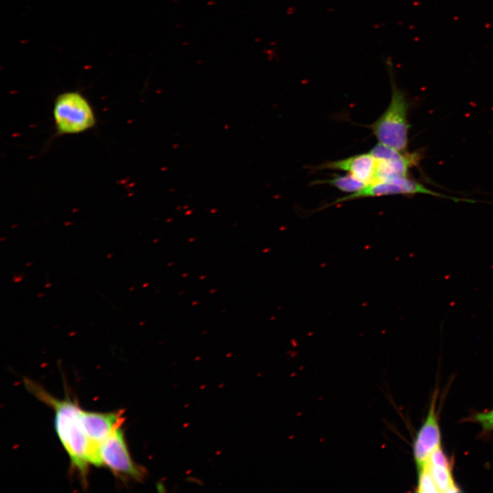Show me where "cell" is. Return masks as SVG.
Returning <instances> with one entry per match:
<instances>
[{
    "mask_svg": "<svg viewBox=\"0 0 493 493\" xmlns=\"http://www.w3.org/2000/svg\"><path fill=\"white\" fill-rule=\"evenodd\" d=\"M24 384L30 393L55 411L56 433L70 457L71 465L82 479H86L88 465L101 466L102 462L85 432L81 418V409L76 401L54 397L31 379H25Z\"/></svg>",
    "mask_w": 493,
    "mask_h": 493,
    "instance_id": "6da1fadb",
    "label": "cell"
},
{
    "mask_svg": "<svg viewBox=\"0 0 493 493\" xmlns=\"http://www.w3.org/2000/svg\"><path fill=\"white\" fill-rule=\"evenodd\" d=\"M386 66L390 77L391 100L384 112L372 125V130L379 142L405 151L408 143L409 103L405 92L396 86L390 60H386Z\"/></svg>",
    "mask_w": 493,
    "mask_h": 493,
    "instance_id": "7a4b0ae2",
    "label": "cell"
},
{
    "mask_svg": "<svg viewBox=\"0 0 493 493\" xmlns=\"http://www.w3.org/2000/svg\"><path fill=\"white\" fill-rule=\"evenodd\" d=\"M53 117L60 134H75L86 131L96 123L93 109L79 92L70 91L59 94L55 100Z\"/></svg>",
    "mask_w": 493,
    "mask_h": 493,
    "instance_id": "3957f363",
    "label": "cell"
},
{
    "mask_svg": "<svg viewBox=\"0 0 493 493\" xmlns=\"http://www.w3.org/2000/svg\"><path fill=\"white\" fill-rule=\"evenodd\" d=\"M122 425L116 426L100 446L102 466L108 467L115 475L142 481L146 470L132 459L127 448Z\"/></svg>",
    "mask_w": 493,
    "mask_h": 493,
    "instance_id": "277c9868",
    "label": "cell"
},
{
    "mask_svg": "<svg viewBox=\"0 0 493 493\" xmlns=\"http://www.w3.org/2000/svg\"><path fill=\"white\" fill-rule=\"evenodd\" d=\"M418 194H429L451 199L456 202L460 201L470 202L471 201L470 199L451 197L445 194L437 193L429 188H427L422 184L412 180L407 176H400L386 180L375 181L372 184H368L358 192L336 200L331 203V205L359 198L375 197L393 194L414 195Z\"/></svg>",
    "mask_w": 493,
    "mask_h": 493,
    "instance_id": "5b68a950",
    "label": "cell"
},
{
    "mask_svg": "<svg viewBox=\"0 0 493 493\" xmlns=\"http://www.w3.org/2000/svg\"><path fill=\"white\" fill-rule=\"evenodd\" d=\"M403 152L380 142L371 149L370 153L377 162L375 181L407 176L409 170L419 163L421 155L417 152Z\"/></svg>",
    "mask_w": 493,
    "mask_h": 493,
    "instance_id": "8992f818",
    "label": "cell"
},
{
    "mask_svg": "<svg viewBox=\"0 0 493 493\" xmlns=\"http://www.w3.org/2000/svg\"><path fill=\"white\" fill-rule=\"evenodd\" d=\"M436 393L433 396L425 420L416 433L413 455L417 470L424 468L431 454L441 446V432L435 410Z\"/></svg>",
    "mask_w": 493,
    "mask_h": 493,
    "instance_id": "52a82bcc",
    "label": "cell"
},
{
    "mask_svg": "<svg viewBox=\"0 0 493 493\" xmlns=\"http://www.w3.org/2000/svg\"><path fill=\"white\" fill-rule=\"evenodd\" d=\"M123 414L121 410L101 413L81 409V418L85 432L92 446L99 454L103 442L116 426L123 423Z\"/></svg>",
    "mask_w": 493,
    "mask_h": 493,
    "instance_id": "ba28073f",
    "label": "cell"
},
{
    "mask_svg": "<svg viewBox=\"0 0 493 493\" xmlns=\"http://www.w3.org/2000/svg\"><path fill=\"white\" fill-rule=\"evenodd\" d=\"M376 168V160L370 153L329 162L317 167L320 170L331 169L346 171L366 185L375 181Z\"/></svg>",
    "mask_w": 493,
    "mask_h": 493,
    "instance_id": "9c48e42d",
    "label": "cell"
},
{
    "mask_svg": "<svg viewBox=\"0 0 493 493\" xmlns=\"http://www.w3.org/2000/svg\"><path fill=\"white\" fill-rule=\"evenodd\" d=\"M426 466L440 493L459 492L452 475L451 466L429 464H427Z\"/></svg>",
    "mask_w": 493,
    "mask_h": 493,
    "instance_id": "30bf717a",
    "label": "cell"
},
{
    "mask_svg": "<svg viewBox=\"0 0 493 493\" xmlns=\"http://www.w3.org/2000/svg\"><path fill=\"white\" fill-rule=\"evenodd\" d=\"M333 175L331 179L316 181L313 184H327L337 188L342 192L351 194L358 192L366 186L349 173L345 175Z\"/></svg>",
    "mask_w": 493,
    "mask_h": 493,
    "instance_id": "8fae6325",
    "label": "cell"
},
{
    "mask_svg": "<svg viewBox=\"0 0 493 493\" xmlns=\"http://www.w3.org/2000/svg\"><path fill=\"white\" fill-rule=\"evenodd\" d=\"M418 471L416 492L420 493H440L427 466Z\"/></svg>",
    "mask_w": 493,
    "mask_h": 493,
    "instance_id": "7c38bea8",
    "label": "cell"
},
{
    "mask_svg": "<svg viewBox=\"0 0 493 493\" xmlns=\"http://www.w3.org/2000/svg\"><path fill=\"white\" fill-rule=\"evenodd\" d=\"M464 421L478 423L484 431H493V409L484 412H478L464 419Z\"/></svg>",
    "mask_w": 493,
    "mask_h": 493,
    "instance_id": "4fadbf2b",
    "label": "cell"
},
{
    "mask_svg": "<svg viewBox=\"0 0 493 493\" xmlns=\"http://www.w3.org/2000/svg\"><path fill=\"white\" fill-rule=\"evenodd\" d=\"M157 488L158 491H160V492H164V490H165L164 485L162 483H159L158 485H157Z\"/></svg>",
    "mask_w": 493,
    "mask_h": 493,
    "instance_id": "5bb4252c",
    "label": "cell"
}]
</instances>
